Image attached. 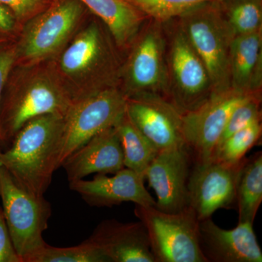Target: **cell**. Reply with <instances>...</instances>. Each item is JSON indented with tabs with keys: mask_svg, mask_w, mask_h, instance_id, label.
Wrapping results in <instances>:
<instances>
[{
	"mask_svg": "<svg viewBox=\"0 0 262 262\" xmlns=\"http://www.w3.org/2000/svg\"><path fill=\"white\" fill-rule=\"evenodd\" d=\"M19 22L10 8L0 3V37L10 39L18 29Z\"/></svg>",
	"mask_w": 262,
	"mask_h": 262,
	"instance_id": "cell-31",
	"label": "cell"
},
{
	"mask_svg": "<svg viewBox=\"0 0 262 262\" xmlns=\"http://www.w3.org/2000/svg\"><path fill=\"white\" fill-rule=\"evenodd\" d=\"M261 120L234 133L215 148L211 158L227 166L238 165L246 153L259 140L261 136Z\"/></svg>",
	"mask_w": 262,
	"mask_h": 262,
	"instance_id": "cell-24",
	"label": "cell"
},
{
	"mask_svg": "<svg viewBox=\"0 0 262 262\" xmlns=\"http://www.w3.org/2000/svg\"><path fill=\"white\" fill-rule=\"evenodd\" d=\"M229 88L211 96L199 107L182 114V130L186 144L192 151L194 161L211 159L226 124L234 108L253 96Z\"/></svg>",
	"mask_w": 262,
	"mask_h": 262,
	"instance_id": "cell-11",
	"label": "cell"
},
{
	"mask_svg": "<svg viewBox=\"0 0 262 262\" xmlns=\"http://www.w3.org/2000/svg\"><path fill=\"white\" fill-rule=\"evenodd\" d=\"M27 262H110V260L87 239L72 247H55L46 244Z\"/></svg>",
	"mask_w": 262,
	"mask_h": 262,
	"instance_id": "cell-25",
	"label": "cell"
},
{
	"mask_svg": "<svg viewBox=\"0 0 262 262\" xmlns=\"http://www.w3.org/2000/svg\"><path fill=\"white\" fill-rule=\"evenodd\" d=\"M241 163L227 166L212 158L205 162L194 161L188 183V194L189 206L198 220L211 218L217 210L229 208L235 203L236 181Z\"/></svg>",
	"mask_w": 262,
	"mask_h": 262,
	"instance_id": "cell-14",
	"label": "cell"
},
{
	"mask_svg": "<svg viewBox=\"0 0 262 262\" xmlns=\"http://www.w3.org/2000/svg\"><path fill=\"white\" fill-rule=\"evenodd\" d=\"M262 202V153L241 162L235 188L238 223L253 224Z\"/></svg>",
	"mask_w": 262,
	"mask_h": 262,
	"instance_id": "cell-21",
	"label": "cell"
},
{
	"mask_svg": "<svg viewBox=\"0 0 262 262\" xmlns=\"http://www.w3.org/2000/svg\"><path fill=\"white\" fill-rule=\"evenodd\" d=\"M107 27L117 47L132 46L142 28L145 15L126 0H79Z\"/></svg>",
	"mask_w": 262,
	"mask_h": 262,
	"instance_id": "cell-20",
	"label": "cell"
},
{
	"mask_svg": "<svg viewBox=\"0 0 262 262\" xmlns=\"http://www.w3.org/2000/svg\"><path fill=\"white\" fill-rule=\"evenodd\" d=\"M194 160L187 145L160 151L146 170L144 178L157 196L156 208L177 213L189 207L188 183Z\"/></svg>",
	"mask_w": 262,
	"mask_h": 262,
	"instance_id": "cell-12",
	"label": "cell"
},
{
	"mask_svg": "<svg viewBox=\"0 0 262 262\" xmlns=\"http://www.w3.org/2000/svg\"><path fill=\"white\" fill-rule=\"evenodd\" d=\"M79 0H53L26 22L16 47L15 65L33 67L57 56L72 39L84 15Z\"/></svg>",
	"mask_w": 262,
	"mask_h": 262,
	"instance_id": "cell-5",
	"label": "cell"
},
{
	"mask_svg": "<svg viewBox=\"0 0 262 262\" xmlns=\"http://www.w3.org/2000/svg\"><path fill=\"white\" fill-rule=\"evenodd\" d=\"M55 73L72 102L90 94L117 86L119 63L110 39L101 26L92 22L72 37L61 51Z\"/></svg>",
	"mask_w": 262,
	"mask_h": 262,
	"instance_id": "cell-2",
	"label": "cell"
},
{
	"mask_svg": "<svg viewBox=\"0 0 262 262\" xmlns=\"http://www.w3.org/2000/svg\"><path fill=\"white\" fill-rule=\"evenodd\" d=\"M69 182L91 174H115L125 168L123 152L116 127L99 133L90 139L61 165Z\"/></svg>",
	"mask_w": 262,
	"mask_h": 262,
	"instance_id": "cell-18",
	"label": "cell"
},
{
	"mask_svg": "<svg viewBox=\"0 0 262 262\" xmlns=\"http://www.w3.org/2000/svg\"><path fill=\"white\" fill-rule=\"evenodd\" d=\"M199 243L208 262H261L262 251L253 224L221 228L211 218L200 221Z\"/></svg>",
	"mask_w": 262,
	"mask_h": 262,
	"instance_id": "cell-16",
	"label": "cell"
},
{
	"mask_svg": "<svg viewBox=\"0 0 262 262\" xmlns=\"http://www.w3.org/2000/svg\"><path fill=\"white\" fill-rule=\"evenodd\" d=\"M53 0H0L14 13L19 24L28 21L48 8Z\"/></svg>",
	"mask_w": 262,
	"mask_h": 262,
	"instance_id": "cell-28",
	"label": "cell"
},
{
	"mask_svg": "<svg viewBox=\"0 0 262 262\" xmlns=\"http://www.w3.org/2000/svg\"><path fill=\"white\" fill-rule=\"evenodd\" d=\"M10 40V39H8V38L0 37V45L3 44L7 41Z\"/></svg>",
	"mask_w": 262,
	"mask_h": 262,
	"instance_id": "cell-32",
	"label": "cell"
},
{
	"mask_svg": "<svg viewBox=\"0 0 262 262\" xmlns=\"http://www.w3.org/2000/svg\"><path fill=\"white\" fill-rule=\"evenodd\" d=\"M229 77L232 89L248 94H261L262 29L232 39Z\"/></svg>",
	"mask_w": 262,
	"mask_h": 262,
	"instance_id": "cell-19",
	"label": "cell"
},
{
	"mask_svg": "<svg viewBox=\"0 0 262 262\" xmlns=\"http://www.w3.org/2000/svg\"><path fill=\"white\" fill-rule=\"evenodd\" d=\"M144 180L139 174L124 168L113 177L96 174L92 180L70 182V188L91 206L113 207L132 202L139 206L156 207V201L146 189Z\"/></svg>",
	"mask_w": 262,
	"mask_h": 262,
	"instance_id": "cell-15",
	"label": "cell"
},
{
	"mask_svg": "<svg viewBox=\"0 0 262 262\" xmlns=\"http://www.w3.org/2000/svg\"><path fill=\"white\" fill-rule=\"evenodd\" d=\"M25 79L18 72L8 77L0 106V144L11 143L27 122L48 114L64 117L72 99L56 74L34 70Z\"/></svg>",
	"mask_w": 262,
	"mask_h": 262,
	"instance_id": "cell-3",
	"label": "cell"
},
{
	"mask_svg": "<svg viewBox=\"0 0 262 262\" xmlns=\"http://www.w3.org/2000/svg\"><path fill=\"white\" fill-rule=\"evenodd\" d=\"M261 96H253L239 104L231 114L218 144L256 121L261 120ZM215 146V147H216Z\"/></svg>",
	"mask_w": 262,
	"mask_h": 262,
	"instance_id": "cell-27",
	"label": "cell"
},
{
	"mask_svg": "<svg viewBox=\"0 0 262 262\" xmlns=\"http://www.w3.org/2000/svg\"><path fill=\"white\" fill-rule=\"evenodd\" d=\"M146 17L165 23L194 7L213 0H126Z\"/></svg>",
	"mask_w": 262,
	"mask_h": 262,
	"instance_id": "cell-26",
	"label": "cell"
},
{
	"mask_svg": "<svg viewBox=\"0 0 262 262\" xmlns=\"http://www.w3.org/2000/svg\"><path fill=\"white\" fill-rule=\"evenodd\" d=\"M63 116L41 115L29 120L15 134L11 144L0 150V165L27 192L44 196L58 169Z\"/></svg>",
	"mask_w": 262,
	"mask_h": 262,
	"instance_id": "cell-1",
	"label": "cell"
},
{
	"mask_svg": "<svg viewBox=\"0 0 262 262\" xmlns=\"http://www.w3.org/2000/svg\"><path fill=\"white\" fill-rule=\"evenodd\" d=\"M177 19V24L206 67L213 93L231 88L229 53L234 36L220 2L202 3Z\"/></svg>",
	"mask_w": 262,
	"mask_h": 262,
	"instance_id": "cell-4",
	"label": "cell"
},
{
	"mask_svg": "<svg viewBox=\"0 0 262 262\" xmlns=\"http://www.w3.org/2000/svg\"><path fill=\"white\" fill-rule=\"evenodd\" d=\"M127 96L118 86L106 88L72 103L63 117L58 166L99 133L115 126L125 113Z\"/></svg>",
	"mask_w": 262,
	"mask_h": 262,
	"instance_id": "cell-8",
	"label": "cell"
},
{
	"mask_svg": "<svg viewBox=\"0 0 262 262\" xmlns=\"http://www.w3.org/2000/svg\"><path fill=\"white\" fill-rule=\"evenodd\" d=\"M134 213L145 227L155 262H208L200 246V221L190 207L167 213L135 205Z\"/></svg>",
	"mask_w": 262,
	"mask_h": 262,
	"instance_id": "cell-6",
	"label": "cell"
},
{
	"mask_svg": "<svg viewBox=\"0 0 262 262\" xmlns=\"http://www.w3.org/2000/svg\"><path fill=\"white\" fill-rule=\"evenodd\" d=\"M16 62V47L13 41H7L0 45V106L2 97L8 77Z\"/></svg>",
	"mask_w": 262,
	"mask_h": 262,
	"instance_id": "cell-29",
	"label": "cell"
},
{
	"mask_svg": "<svg viewBox=\"0 0 262 262\" xmlns=\"http://www.w3.org/2000/svg\"><path fill=\"white\" fill-rule=\"evenodd\" d=\"M168 30L165 35L168 100L179 113H187L201 106L211 96V81L204 63L179 24Z\"/></svg>",
	"mask_w": 262,
	"mask_h": 262,
	"instance_id": "cell-9",
	"label": "cell"
},
{
	"mask_svg": "<svg viewBox=\"0 0 262 262\" xmlns=\"http://www.w3.org/2000/svg\"><path fill=\"white\" fill-rule=\"evenodd\" d=\"M220 4L234 37L262 29L261 0H228Z\"/></svg>",
	"mask_w": 262,
	"mask_h": 262,
	"instance_id": "cell-23",
	"label": "cell"
},
{
	"mask_svg": "<svg viewBox=\"0 0 262 262\" xmlns=\"http://www.w3.org/2000/svg\"><path fill=\"white\" fill-rule=\"evenodd\" d=\"M0 262H22L12 242L2 207H0Z\"/></svg>",
	"mask_w": 262,
	"mask_h": 262,
	"instance_id": "cell-30",
	"label": "cell"
},
{
	"mask_svg": "<svg viewBox=\"0 0 262 262\" xmlns=\"http://www.w3.org/2000/svg\"><path fill=\"white\" fill-rule=\"evenodd\" d=\"M125 113L134 125L159 151L187 145L182 114L168 100L157 95L127 97Z\"/></svg>",
	"mask_w": 262,
	"mask_h": 262,
	"instance_id": "cell-13",
	"label": "cell"
},
{
	"mask_svg": "<svg viewBox=\"0 0 262 262\" xmlns=\"http://www.w3.org/2000/svg\"><path fill=\"white\" fill-rule=\"evenodd\" d=\"M213 1L222 2V1H228V0H213Z\"/></svg>",
	"mask_w": 262,
	"mask_h": 262,
	"instance_id": "cell-33",
	"label": "cell"
},
{
	"mask_svg": "<svg viewBox=\"0 0 262 262\" xmlns=\"http://www.w3.org/2000/svg\"><path fill=\"white\" fill-rule=\"evenodd\" d=\"M0 196L5 222L15 251L22 262L47 243L43 233L52 214L51 203L44 196L27 192L0 165Z\"/></svg>",
	"mask_w": 262,
	"mask_h": 262,
	"instance_id": "cell-7",
	"label": "cell"
},
{
	"mask_svg": "<svg viewBox=\"0 0 262 262\" xmlns=\"http://www.w3.org/2000/svg\"><path fill=\"white\" fill-rule=\"evenodd\" d=\"M110 262H155L144 224L103 221L88 238Z\"/></svg>",
	"mask_w": 262,
	"mask_h": 262,
	"instance_id": "cell-17",
	"label": "cell"
},
{
	"mask_svg": "<svg viewBox=\"0 0 262 262\" xmlns=\"http://www.w3.org/2000/svg\"><path fill=\"white\" fill-rule=\"evenodd\" d=\"M140 31L122 72L127 97L157 95L168 100L169 75L166 39L162 23L153 20Z\"/></svg>",
	"mask_w": 262,
	"mask_h": 262,
	"instance_id": "cell-10",
	"label": "cell"
},
{
	"mask_svg": "<svg viewBox=\"0 0 262 262\" xmlns=\"http://www.w3.org/2000/svg\"><path fill=\"white\" fill-rule=\"evenodd\" d=\"M115 127L121 143L125 168L130 169L144 178L146 170L159 150L138 130L126 113Z\"/></svg>",
	"mask_w": 262,
	"mask_h": 262,
	"instance_id": "cell-22",
	"label": "cell"
}]
</instances>
